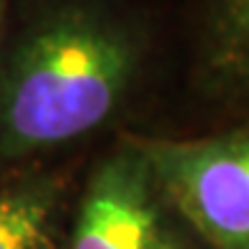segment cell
<instances>
[{"instance_id": "obj_5", "label": "cell", "mask_w": 249, "mask_h": 249, "mask_svg": "<svg viewBox=\"0 0 249 249\" xmlns=\"http://www.w3.org/2000/svg\"><path fill=\"white\" fill-rule=\"evenodd\" d=\"M49 205L39 189L0 196V249H51Z\"/></svg>"}, {"instance_id": "obj_3", "label": "cell", "mask_w": 249, "mask_h": 249, "mask_svg": "<svg viewBox=\"0 0 249 249\" xmlns=\"http://www.w3.org/2000/svg\"><path fill=\"white\" fill-rule=\"evenodd\" d=\"M148 176L139 143L113 152L92 176L71 249H161Z\"/></svg>"}, {"instance_id": "obj_1", "label": "cell", "mask_w": 249, "mask_h": 249, "mask_svg": "<svg viewBox=\"0 0 249 249\" xmlns=\"http://www.w3.org/2000/svg\"><path fill=\"white\" fill-rule=\"evenodd\" d=\"M145 0H17L0 46V157L97 132L150 55Z\"/></svg>"}, {"instance_id": "obj_2", "label": "cell", "mask_w": 249, "mask_h": 249, "mask_svg": "<svg viewBox=\"0 0 249 249\" xmlns=\"http://www.w3.org/2000/svg\"><path fill=\"white\" fill-rule=\"evenodd\" d=\"M150 171L219 249H249V124L196 141H141Z\"/></svg>"}, {"instance_id": "obj_4", "label": "cell", "mask_w": 249, "mask_h": 249, "mask_svg": "<svg viewBox=\"0 0 249 249\" xmlns=\"http://www.w3.org/2000/svg\"><path fill=\"white\" fill-rule=\"evenodd\" d=\"M205 83L249 97V0H176Z\"/></svg>"}, {"instance_id": "obj_6", "label": "cell", "mask_w": 249, "mask_h": 249, "mask_svg": "<svg viewBox=\"0 0 249 249\" xmlns=\"http://www.w3.org/2000/svg\"><path fill=\"white\" fill-rule=\"evenodd\" d=\"M14 2L17 0H0V46H2V39L7 33V23L9 17H12V9H14Z\"/></svg>"}]
</instances>
